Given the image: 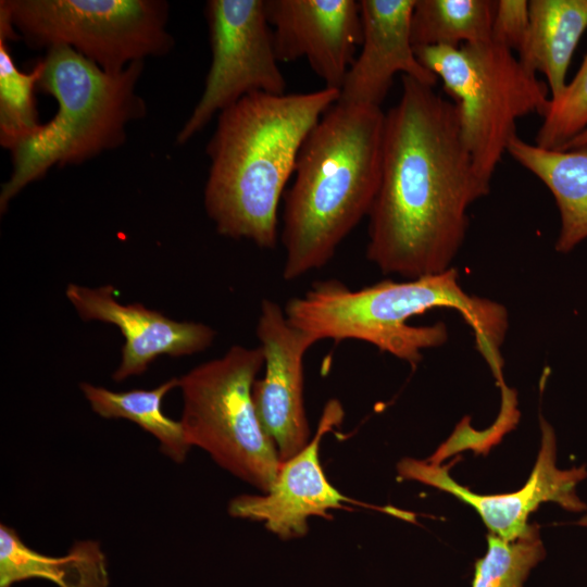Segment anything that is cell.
<instances>
[{
  "mask_svg": "<svg viewBox=\"0 0 587 587\" xmlns=\"http://www.w3.org/2000/svg\"><path fill=\"white\" fill-rule=\"evenodd\" d=\"M385 113L379 187L367 215L366 259L407 279L449 268L465 238L467 211L488 195L459 130L453 102L402 75Z\"/></svg>",
  "mask_w": 587,
  "mask_h": 587,
  "instance_id": "cell-1",
  "label": "cell"
},
{
  "mask_svg": "<svg viewBox=\"0 0 587 587\" xmlns=\"http://www.w3.org/2000/svg\"><path fill=\"white\" fill-rule=\"evenodd\" d=\"M338 89L247 95L218 114L207 153L204 208L218 234L262 249L278 240V207L300 148Z\"/></svg>",
  "mask_w": 587,
  "mask_h": 587,
  "instance_id": "cell-2",
  "label": "cell"
},
{
  "mask_svg": "<svg viewBox=\"0 0 587 587\" xmlns=\"http://www.w3.org/2000/svg\"><path fill=\"white\" fill-rule=\"evenodd\" d=\"M385 112L337 101L303 141L283 201V278L325 266L369 215L383 163Z\"/></svg>",
  "mask_w": 587,
  "mask_h": 587,
  "instance_id": "cell-3",
  "label": "cell"
},
{
  "mask_svg": "<svg viewBox=\"0 0 587 587\" xmlns=\"http://www.w3.org/2000/svg\"><path fill=\"white\" fill-rule=\"evenodd\" d=\"M440 308L462 315L474 333L479 353L502 382L501 346L508 312L496 301L469 295L453 267L404 282L384 279L358 290L337 279L320 280L302 296L289 299L284 311L292 325L320 341L360 340L416 365L424 350L448 340V329L442 322L425 326L408 322Z\"/></svg>",
  "mask_w": 587,
  "mask_h": 587,
  "instance_id": "cell-4",
  "label": "cell"
},
{
  "mask_svg": "<svg viewBox=\"0 0 587 587\" xmlns=\"http://www.w3.org/2000/svg\"><path fill=\"white\" fill-rule=\"evenodd\" d=\"M42 63L37 87L57 100L58 111L11 149L13 168L1 189V212L53 165L83 162L121 145L125 126L145 115V102L135 91L142 61L112 74L70 47L54 46Z\"/></svg>",
  "mask_w": 587,
  "mask_h": 587,
  "instance_id": "cell-5",
  "label": "cell"
},
{
  "mask_svg": "<svg viewBox=\"0 0 587 587\" xmlns=\"http://www.w3.org/2000/svg\"><path fill=\"white\" fill-rule=\"evenodd\" d=\"M419 61L440 78L453 99L462 142L475 171L490 183L510 141L516 121L544 115L550 100L547 84L524 67L517 57L491 39L415 47Z\"/></svg>",
  "mask_w": 587,
  "mask_h": 587,
  "instance_id": "cell-6",
  "label": "cell"
},
{
  "mask_svg": "<svg viewBox=\"0 0 587 587\" xmlns=\"http://www.w3.org/2000/svg\"><path fill=\"white\" fill-rule=\"evenodd\" d=\"M264 366L261 347H230L179 377L180 423L189 445L207 451L234 476L263 494L272 487L282 461L264 432L252 398Z\"/></svg>",
  "mask_w": 587,
  "mask_h": 587,
  "instance_id": "cell-7",
  "label": "cell"
},
{
  "mask_svg": "<svg viewBox=\"0 0 587 587\" xmlns=\"http://www.w3.org/2000/svg\"><path fill=\"white\" fill-rule=\"evenodd\" d=\"M34 48L66 46L116 74L172 46L167 3L158 0H2Z\"/></svg>",
  "mask_w": 587,
  "mask_h": 587,
  "instance_id": "cell-8",
  "label": "cell"
},
{
  "mask_svg": "<svg viewBox=\"0 0 587 587\" xmlns=\"http://www.w3.org/2000/svg\"><path fill=\"white\" fill-rule=\"evenodd\" d=\"M205 16L211 65L203 92L177 134V143L188 141L214 114L247 95L286 92L265 0H210Z\"/></svg>",
  "mask_w": 587,
  "mask_h": 587,
  "instance_id": "cell-9",
  "label": "cell"
},
{
  "mask_svg": "<svg viewBox=\"0 0 587 587\" xmlns=\"http://www.w3.org/2000/svg\"><path fill=\"white\" fill-rule=\"evenodd\" d=\"M255 334L265 371L253 384V403L264 432L284 462L310 441L303 400V360L320 340L292 325L284 308L268 298L261 302Z\"/></svg>",
  "mask_w": 587,
  "mask_h": 587,
  "instance_id": "cell-10",
  "label": "cell"
},
{
  "mask_svg": "<svg viewBox=\"0 0 587 587\" xmlns=\"http://www.w3.org/2000/svg\"><path fill=\"white\" fill-rule=\"evenodd\" d=\"M541 447L526 484L519 491L503 495H479L454 482L448 466L435 461L403 459L399 475L449 492L472 505L491 534L515 540L529 533L528 516L542 502L551 501L572 512L587 509L576 492L577 485L587 478L585 466L561 470L557 466V442L553 428L542 417Z\"/></svg>",
  "mask_w": 587,
  "mask_h": 587,
  "instance_id": "cell-11",
  "label": "cell"
},
{
  "mask_svg": "<svg viewBox=\"0 0 587 587\" xmlns=\"http://www.w3.org/2000/svg\"><path fill=\"white\" fill-rule=\"evenodd\" d=\"M278 62L305 59L325 87L338 89L362 43L360 2L265 0Z\"/></svg>",
  "mask_w": 587,
  "mask_h": 587,
  "instance_id": "cell-12",
  "label": "cell"
},
{
  "mask_svg": "<svg viewBox=\"0 0 587 587\" xmlns=\"http://www.w3.org/2000/svg\"><path fill=\"white\" fill-rule=\"evenodd\" d=\"M342 417L340 402L329 400L314 437L300 452L282 462L270 490L263 495L235 497L228 505L229 514L263 522L266 529L279 538L291 539L307 534L310 516L327 519L329 510L344 508V502H352L328 482L320 461L323 436L339 425Z\"/></svg>",
  "mask_w": 587,
  "mask_h": 587,
  "instance_id": "cell-13",
  "label": "cell"
},
{
  "mask_svg": "<svg viewBox=\"0 0 587 587\" xmlns=\"http://www.w3.org/2000/svg\"><path fill=\"white\" fill-rule=\"evenodd\" d=\"M111 285L89 288L76 284L65 295L84 321L117 326L125 338L122 361L113 374L117 383L142 374L160 355L183 357L203 351L215 330L202 323L178 322L140 303L122 304Z\"/></svg>",
  "mask_w": 587,
  "mask_h": 587,
  "instance_id": "cell-14",
  "label": "cell"
},
{
  "mask_svg": "<svg viewBox=\"0 0 587 587\" xmlns=\"http://www.w3.org/2000/svg\"><path fill=\"white\" fill-rule=\"evenodd\" d=\"M416 0H361L362 50L350 66L338 101L380 107L401 74L435 87L438 78L416 58L411 18Z\"/></svg>",
  "mask_w": 587,
  "mask_h": 587,
  "instance_id": "cell-15",
  "label": "cell"
},
{
  "mask_svg": "<svg viewBox=\"0 0 587 587\" xmlns=\"http://www.w3.org/2000/svg\"><path fill=\"white\" fill-rule=\"evenodd\" d=\"M508 153L552 193L561 222L555 250L572 251L587 239V145L550 150L515 136Z\"/></svg>",
  "mask_w": 587,
  "mask_h": 587,
  "instance_id": "cell-16",
  "label": "cell"
},
{
  "mask_svg": "<svg viewBox=\"0 0 587 587\" xmlns=\"http://www.w3.org/2000/svg\"><path fill=\"white\" fill-rule=\"evenodd\" d=\"M529 27L517 58L545 75L550 99L560 97L577 43L587 29V0H529Z\"/></svg>",
  "mask_w": 587,
  "mask_h": 587,
  "instance_id": "cell-17",
  "label": "cell"
},
{
  "mask_svg": "<svg viewBox=\"0 0 587 587\" xmlns=\"http://www.w3.org/2000/svg\"><path fill=\"white\" fill-rule=\"evenodd\" d=\"M30 578L58 587H109L107 559L97 541H76L65 555L52 557L32 549L14 528L1 524L0 587Z\"/></svg>",
  "mask_w": 587,
  "mask_h": 587,
  "instance_id": "cell-18",
  "label": "cell"
},
{
  "mask_svg": "<svg viewBox=\"0 0 587 587\" xmlns=\"http://www.w3.org/2000/svg\"><path fill=\"white\" fill-rule=\"evenodd\" d=\"M178 385L179 379L173 377L152 389L122 392L89 383H80L79 387L95 413L105 419H125L136 423L157 438L165 455L182 463L191 446L180 421L170 419L162 411L164 397Z\"/></svg>",
  "mask_w": 587,
  "mask_h": 587,
  "instance_id": "cell-19",
  "label": "cell"
},
{
  "mask_svg": "<svg viewBox=\"0 0 587 587\" xmlns=\"http://www.w3.org/2000/svg\"><path fill=\"white\" fill-rule=\"evenodd\" d=\"M496 1L491 0H416L411 18L412 43L415 47L487 41Z\"/></svg>",
  "mask_w": 587,
  "mask_h": 587,
  "instance_id": "cell-20",
  "label": "cell"
},
{
  "mask_svg": "<svg viewBox=\"0 0 587 587\" xmlns=\"http://www.w3.org/2000/svg\"><path fill=\"white\" fill-rule=\"evenodd\" d=\"M17 38L9 13L0 2V142L12 149L33 135L41 124L37 120L34 91L43 71L42 60L32 72H21L12 58L9 40Z\"/></svg>",
  "mask_w": 587,
  "mask_h": 587,
  "instance_id": "cell-21",
  "label": "cell"
},
{
  "mask_svg": "<svg viewBox=\"0 0 587 587\" xmlns=\"http://www.w3.org/2000/svg\"><path fill=\"white\" fill-rule=\"evenodd\" d=\"M545 554L536 525L511 541L490 533L487 552L475 563L472 587H523L530 570Z\"/></svg>",
  "mask_w": 587,
  "mask_h": 587,
  "instance_id": "cell-22",
  "label": "cell"
},
{
  "mask_svg": "<svg viewBox=\"0 0 587 587\" xmlns=\"http://www.w3.org/2000/svg\"><path fill=\"white\" fill-rule=\"evenodd\" d=\"M586 127L587 54L560 97L549 100L535 145L544 149H561Z\"/></svg>",
  "mask_w": 587,
  "mask_h": 587,
  "instance_id": "cell-23",
  "label": "cell"
},
{
  "mask_svg": "<svg viewBox=\"0 0 587 587\" xmlns=\"http://www.w3.org/2000/svg\"><path fill=\"white\" fill-rule=\"evenodd\" d=\"M529 27L527 0H497L491 25V40L512 52L524 45Z\"/></svg>",
  "mask_w": 587,
  "mask_h": 587,
  "instance_id": "cell-24",
  "label": "cell"
},
{
  "mask_svg": "<svg viewBox=\"0 0 587 587\" xmlns=\"http://www.w3.org/2000/svg\"><path fill=\"white\" fill-rule=\"evenodd\" d=\"M586 145H587V127L577 136H575L572 140H570L566 145H564L561 149H558V150L574 149V148H578Z\"/></svg>",
  "mask_w": 587,
  "mask_h": 587,
  "instance_id": "cell-25",
  "label": "cell"
},
{
  "mask_svg": "<svg viewBox=\"0 0 587 587\" xmlns=\"http://www.w3.org/2000/svg\"><path fill=\"white\" fill-rule=\"evenodd\" d=\"M577 524L584 526L587 528V514L585 516H583L578 522Z\"/></svg>",
  "mask_w": 587,
  "mask_h": 587,
  "instance_id": "cell-26",
  "label": "cell"
}]
</instances>
